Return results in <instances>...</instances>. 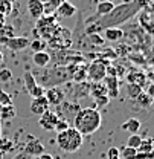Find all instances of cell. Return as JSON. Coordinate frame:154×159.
Listing matches in <instances>:
<instances>
[{"mask_svg": "<svg viewBox=\"0 0 154 159\" xmlns=\"http://www.w3.org/2000/svg\"><path fill=\"white\" fill-rule=\"evenodd\" d=\"M139 11H140V5H139L137 2H134V3H122V5H117V6H115V9H113L108 16L102 17V19L98 21L96 25H95V28H89L87 32H89V34H93V31H98V29H101V28H104V29H107V28H116V25L125 23L127 20L134 17Z\"/></svg>", "mask_w": 154, "mask_h": 159, "instance_id": "cell-1", "label": "cell"}, {"mask_svg": "<svg viewBox=\"0 0 154 159\" xmlns=\"http://www.w3.org/2000/svg\"><path fill=\"white\" fill-rule=\"evenodd\" d=\"M102 124V116L101 112L96 107H86L79 110L73 121V129L78 130L82 136L84 135H93L95 132L99 130Z\"/></svg>", "mask_w": 154, "mask_h": 159, "instance_id": "cell-2", "label": "cell"}, {"mask_svg": "<svg viewBox=\"0 0 154 159\" xmlns=\"http://www.w3.org/2000/svg\"><path fill=\"white\" fill-rule=\"evenodd\" d=\"M82 138L84 136L78 130H75L73 127H69L67 130H64L61 133H57V144L63 152L75 153L82 147V141H84Z\"/></svg>", "mask_w": 154, "mask_h": 159, "instance_id": "cell-3", "label": "cell"}, {"mask_svg": "<svg viewBox=\"0 0 154 159\" xmlns=\"http://www.w3.org/2000/svg\"><path fill=\"white\" fill-rule=\"evenodd\" d=\"M87 77L92 80L93 83H101L102 80L107 77V67L102 64V63H92L87 69Z\"/></svg>", "mask_w": 154, "mask_h": 159, "instance_id": "cell-4", "label": "cell"}, {"mask_svg": "<svg viewBox=\"0 0 154 159\" xmlns=\"http://www.w3.org/2000/svg\"><path fill=\"white\" fill-rule=\"evenodd\" d=\"M57 122H58V116H57V113H54V110L44 112V113L40 116V121H38L40 127L44 129V130H47V132L54 130Z\"/></svg>", "mask_w": 154, "mask_h": 159, "instance_id": "cell-5", "label": "cell"}, {"mask_svg": "<svg viewBox=\"0 0 154 159\" xmlns=\"http://www.w3.org/2000/svg\"><path fill=\"white\" fill-rule=\"evenodd\" d=\"M44 144L38 141V139H31L26 145H24V153L28 155V156H34V158H37L40 155H43L44 153Z\"/></svg>", "mask_w": 154, "mask_h": 159, "instance_id": "cell-6", "label": "cell"}, {"mask_svg": "<svg viewBox=\"0 0 154 159\" xmlns=\"http://www.w3.org/2000/svg\"><path fill=\"white\" fill-rule=\"evenodd\" d=\"M49 102H47V99H46V97L43 95V97H40V98H34L32 101H31V112L34 113V115H38V116H41L44 112H47L49 110Z\"/></svg>", "mask_w": 154, "mask_h": 159, "instance_id": "cell-7", "label": "cell"}, {"mask_svg": "<svg viewBox=\"0 0 154 159\" xmlns=\"http://www.w3.org/2000/svg\"><path fill=\"white\" fill-rule=\"evenodd\" d=\"M29 39H26V37H12V39H9L6 43H5V46L8 48V49H11V51H24V49H28L29 48Z\"/></svg>", "mask_w": 154, "mask_h": 159, "instance_id": "cell-8", "label": "cell"}, {"mask_svg": "<svg viewBox=\"0 0 154 159\" xmlns=\"http://www.w3.org/2000/svg\"><path fill=\"white\" fill-rule=\"evenodd\" d=\"M44 97L47 99L49 106H58L59 102H63L64 99V92L59 87H51L44 92Z\"/></svg>", "mask_w": 154, "mask_h": 159, "instance_id": "cell-9", "label": "cell"}, {"mask_svg": "<svg viewBox=\"0 0 154 159\" xmlns=\"http://www.w3.org/2000/svg\"><path fill=\"white\" fill-rule=\"evenodd\" d=\"M28 12L32 19L38 20L44 16V5L43 0H28Z\"/></svg>", "mask_w": 154, "mask_h": 159, "instance_id": "cell-10", "label": "cell"}, {"mask_svg": "<svg viewBox=\"0 0 154 159\" xmlns=\"http://www.w3.org/2000/svg\"><path fill=\"white\" fill-rule=\"evenodd\" d=\"M57 12L61 16V17H66V19H67V17H73V16L78 12V9H77V6H75V5H72L70 2L64 0V2L58 6Z\"/></svg>", "mask_w": 154, "mask_h": 159, "instance_id": "cell-11", "label": "cell"}, {"mask_svg": "<svg viewBox=\"0 0 154 159\" xmlns=\"http://www.w3.org/2000/svg\"><path fill=\"white\" fill-rule=\"evenodd\" d=\"M32 61L35 66L38 67H46L49 63H51V55L46 52V51H40V52H34L32 55Z\"/></svg>", "mask_w": 154, "mask_h": 159, "instance_id": "cell-12", "label": "cell"}, {"mask_svg": "<svg viewBox=\"0 0 154 159\" xmlns=\"http://www.w3.org/2000/svg\"><path fill=\"white\" fill-rule=\"evenodd\" d=\"M121 127H122V130L128 132L130 135H136L140 130V121L137 118H128Z\"/></svg>", "mask_w": 154, "mask_h": 159, "instance_id": "cell-13", "label": "cell"}, {"mask_svg": "<svg viewBox=\"0 0 154 159\" xmlns=\"http://www.w3.org/2000/svg\"><path fill=\"white\" fill-rule=\"evenodd\" d=\"M124 37V31L121 28H107L104 29V39L108 40V41H117Z\"/></svg>", "mask_w": 154, "mask_h": 159, "instance_id": "cell-14", "label": "cell"}, {"mask_svg": "<svg viewBox=\"0 0 154 159\" xmlns=\"http://www.w3.org/2000/svg\"><path fill=\"white\" fill-rule=\"evenodd\" d=\"M113 9H115V3H113V2H99L96 6V14L99 17H105V16H108Z\"/></svg>", "mask_w": 154, "mask_h": 159, "instance_id": "cell-15", "label": "cell"}, {"mask_svg": "<svg viewBox=\"0 0 154 159\" xmlns=\"http://www.w3.org/2000/svg\"><path fill=\"white\" fill-rule=\"evenodd\" d=\"M12 37H15V31H14V28L11 26V25H3V26H0V43H6L9 39H12Z\"/></svg>", "mask_w": 154, "mask_h": 159, "instance_id": "cell-16", "label": "cell"}, {"mask_svg": "<svg viewBox=\"0 0 154 159\" xmlns=\"http://www.w3.org/2000/svg\"><path fill=\"white\" fill-rule=\"evenodd\" d=\"M154 152V139L153 138H145L142 139L139 148H137V153H143V155H150Z\"/></svg>", "mask_w": 154, "mask_h": 159, "instance_id": "cell-17", "label": "cell"}, {"mask_svg": "<svg viewBox=\"0 0 154 159\" xmlns=\"http://www.w3.org/2000/svg\"><path fill=\"white\" fill-rule=\"evenodd\" d=\"M63 2L64 0H46V2H43V5H44V16H51L54 12V9L57 11L58 6Z\"/></svg>", "mask_w": 154, "mask_h": 159, "instance_id": "cell-18", "label": "cell"}, {"mask_svg": "<svg viewBox=\"0 0 154 159\" xmlns=\"http://www.w3.org/2000/svg\"><path fill=\"white\" fill-rule=\"evenodd\" d=\"M15 116L14 106H3L0 110V121H9Z\"/></svg>", "mask_w": 154, "mask_h": 159, "instance_id": "cell-19", "label": "cell"}, {"mask_svg": "<svg viewBox=\"0 0 154 159\" xmlns=\"http://www.w3.org/2000/svg\"><path fill=\"white\" fill-rule=\"evenodd\" d=\"M137 156V150L131 148V147H122L119 150V159H136Z\"/></svg>", "mask_w": 154, "mask_h": 159, "instance_id": "cell-20", "label": "cell"}, {"mask_svg": "<svg viewBox=\"0 0 154 159\" xmlns=\"http://www.w3.org/2000/svg\"><path fill=\"white\" fill-rule=\"evenodd\" d=\"M23 81H24V87H26V90L28 92H31L35 86H37V80L34 77V74L32 72H24V75H23Z\"/></svg>", "mask_w": 154, "mask_h": 159, "instance_id": "cell-21", "label": "cell"}, {"mask_svg": "<svg viewBox=\"0 0 154 159\" xmlns=\"http://www.w3.org/2000/svg\"><path fill=\"white\" fill-rule=\"evenodd\" d=\"M142 92H143V90H142L140 86L133 84V83H128V86H127V95H128L130 99H136Z\"/></svg>", "mask_w": 154, "mask_h": 159, "instance_id": "cell-22", "label": "cell"}, {"mask_svg": "<svg viewBox=\"0 0 154 159\" xmlns=\"http://www.w3.org/2000/svg\"><path fill=\"white\" fill-rule=\"evenodd\" d=\"M136 101H137L139 106H142V107H150V106L154 102V98L153 97H150L147 92H142V93L136 98Z\"/></svg>", "mask_w": 154, "mask_h": 159, "instance_id": "cell-23", "label": "cell"}, {"mask_svg": "<svg viewBox=\"0 0 154 159\" xmlns=\"http://www.w3.org/2000/svg\"><path fill=\"white\" fill-rule=\"evenodd\" d=\"M12 150H14V144H12L11 139H8V138L0 139V153H2V155L9 153V152H12Z\"/></svg>", "mask_w": 154, "mask_h": 159, "instance_id": "cell-24", "label": "cell"}, {"mask_svg": "<svg viewBox=\"0 0 154 159\" xmlns=\"http://www.w3.org/2000/svg\"><path fill=\"white\" fill-rule=\"evenodd\" d=\"M12 12V0H0V14L8 17Z\"/></svg>", "mask_w": 154, "mask_h": 159, "instance_id": "cell-25", "label": "cell"}, {"mask_svg": "<svg viewBox=\"0 0 154 159\" xmlns=\"http://www.w3.org/2000/svg\"><path fill=\"white\" fill-rule=\"evenodd\" d=\"M92 95L93 98H98V97H102V95H107V87L102 86L101 83H95V86L92 87Z\"/></svg>", "mask_w": 154, "mask_h": 159, "instance_id": "cell-26", "label": "cell"}, {"mask_svg": "<svg viewBox=\"0 0 154 159\" xmlns=\"http://www.w3.org/2000/svg\"><path fill=\"white\" fill-rule=\"evenodd\" d=\"M140 142H142V136L140 135H130L128 139H127V147H131V148H139V145H140Z\"/></svg>", "mask_w": 154, "mask_h": 159, "instance_id": "cell-27", "label": "cell"}, {"mask_svg": "<svg viewBox=\"0 0 154 159\" xmlns=\"http://www.w3.org/2000/svg\"><path fill=\"white\" fill-rule=\"evenodd\" d=\"M0 106H12V97L0 89Z\"/></svg>", "mask_w": 154, "mask_h": 159, "instance_id": "cell-28", "label": "cell"}, {"mask_svg": "<svg viewBox=\"0 0 154 159\" xmlns=\"http://www.w3.org/2000/svg\"><path fill=\"white\" fill-rule=\"evenodd\" d=\"M46 46V43L44 41H41L40 39H35L32 40L31 43H29V48L34 51V52H40V51H43V48Z\"/></svg>", "mask_w": 154, "mask_h": 159, "instance_id": "cell-29", "label": "cell"}, {"mask_svg": "<svg viewBox=\"0 0 154 159\" xmlns=\"http://www.w3.org/2000/svg\"><path fill=\"white\" fill-rule=\"evenodd\" d=\"M44 92H46V89H44L43 86L37 84V86H35V87L29 92V95H31V97H32V99H34V98H40V97H43V95H44Z\"/></svg>", "mask_w": 154, "mask_h": 159, "instance_id": "cell-30", "label": "cell"}, {"mask_svg": "<svg viewBox=\"0 0 154 159\" xmlns=\"http://www.w3.org/2000/svg\"><path fill=\"white\" fill-rule=\"evenodd\" d=\"M12 80V72H11V69H0V81L2 83H8V81H11Z\"/></svg>", "mask_w": 154, "mask_h": 159, "instance_id": "cell-31", "label": "cell"}, {"mask_svg": "<svg viewBox=\"0 0 154 159\" xmlns=\"http://www.w3.org/2000/svg\"><path fill=\"white\" fill-rule=\"evenodd\" d=\"M69 129V124H67V121H64V119H58V122L55 124V132L57 133H61V132H64V130H67Z\"/></svg>", "mask_w": 154, "mask_h": 159, "instance_id": "cell-32", "label": "cell"}, {"mask_svg": "<svg viewBox=\"0 0 154 159\" xmlns=\"http://www.w3.org/2000/svg\"><path fill=\"white\" fill-rule=\"evenodd\" d=\"M108 102H110V98H108L107 95H102V97H98V98H95L96 109H98V107H105Z\"/></svg>", "mask_w": 154, "mask_h": 159, "instance_id": "cell-33", "label": "cell"}, {"mask_svg": "<svg viewBox=\"0 0 154 159\" xmlns=\"http://www.w3.org/2000/svg\"><path fill=\"white\" fill-rule=\"evenodd\" d=\"M107 159H119V148L117 147H110L107 150Z\"/></svg>", "mask_w": 154, "mask_h": 159, "instance_id": "cell-34", "label": "cell"}, {"mask_svg": "<svg viewBox=\"0 0 154 159\" xmlns=\"http://www.w3.org/2000/svg\"><path fill=\"white\" fill-rule=\"evenodd\" d=\"M90 40L95 41V43H102V39H99L98 34H90Z\"/></svg>", "mask_w": 154, "mask_h": 159, "instance_id": "cell-35", "label": "cell"}, {"mask_svg": "<svg viewBox=\"0 0 154 159\" xmlns=\"http://www.w3.org/2000/svg\"><path fill=\"white\" fill-rule=\"evenodd\" d=\"M12 159H29V156H28L24 152H20L19 155H15V156H14Z\"/></svg>", "mask_w": 154, "mask_h": 159, "instance_id": "cell-36", "label": "cell"}, {"mask_svg": "<svg viewBox=\"0 0 154 159\" xmlns=\"http://www.w3.org/2000/svg\"><path fill=\"white\" fill-rule=\"evenodd\" d=\"M34 159H54V156L49 155V153H43V155H40V156H37V158H34Z\"/></svg>", "mask_w": 154, "mask_h": 159, "instance_id": "cell-37", "label": "cell"}, {"mask_svg": "<svg viewBox=\"0 0 154 159\" xmlns=\"http://www.w3.org/2000/svg\"><path fill=\"white\" fill-rule=\"evenodd\" d=\"M3 25H6V17L3 14H0V26H3Z\"/></svg>", "mask_w": 154, "mask_h": 159, "instance_id": "cell-38", "label": "cell"}, {"mask_svg": "<svg viewBox=\"0 0 154 159\" xmlns=\"http://www.w3.org/2000/svg\"><path fill=\"white\" fill-rule=\"evenodd\" d=\"M136 0H122V3H134Z\"/></svg>", "mask_w": 154, "mask_h": 159, "instance_id": "cell-39", "label": "cell"}, {"mask_svg": "<svg viewBox=\"0 0 154 159\" xmlns=\"http://www.w3.org/2000/svg\"><path fill=\"white\" fill-rule=\"evenodd\" d=\"M2 63H3V54L0 52V64H2Z\"/></svg>", "mask_w": 154, "mask_h": 159, "instance_id": "cell-40", "label": "cell"}, {"mask_svg": "<svg viewBox=\"0 0 154 159\" xmlns=\"http://www.w3.org/2000/svg\"><path fill=\"white\" fill-rule=\"evenodd\" d=\"M0 139H2V121H0Z\"/></svg>", "mask_w": 154, "mask_h": 159, "instance_id": "cell-41", "label": "cell"}, {"mask_svg": "<svg viewBox=\"0 0 154 159\" xmlns=\"http://www.w3.org/2000/svg\"><path fill=\"white\" fill-rule=\"evenodd\" d=\"M98 2H112V0H98Z\"/></svg>", "mask_w": 154, "mask_h": 159, "instance_id": "cell-42", "label": "cell"}, {"mask_svg": "<svg viewBox=\"0 0 154 159\" xmlns=\"http://www.w3.org/2000/svg\"><path fill=\"white\" fill-rule=\"evenodd\" d=\"M2 158H3V155H2V153H0V159H2Z\"/></svg>", "mask_w": 154, "mask_h": 159, "instance_id": "cell-43", "label": "cell"}, {"mask_svg": "<svg viewBox=\"0 0 154 159\" xmlns=\"http://www.w3.org/2000/svg\"><path fill=\"white\" fill-rule=\"evenodd\" d=\"M2 107H3V106H0V110H2Z\"/></svg>", "mask_w": 154, "mask_h": 159, "instance_id": "cell-44", "label": "cell"}]
</instances>
